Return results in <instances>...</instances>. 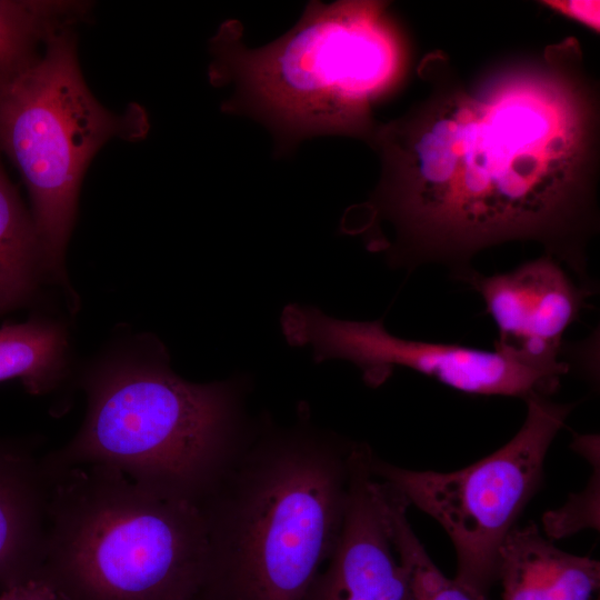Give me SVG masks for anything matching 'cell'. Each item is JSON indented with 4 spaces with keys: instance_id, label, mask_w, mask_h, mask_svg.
<instances>
[{
    "instance_id": "6da1fadb",
    "label": "cell",
    "mask_w": 600,
    "mask_h": 600,
    "mask_svg": "<svg viewBox=\"0 0 600 600\" xmlns=\"http://www.w3.org/2000/svg\"><path fill=\"white\" fill-rule=\"evenodd\" d=\"M427 93L377 123L379 182L357 233L389 226L391 263H441L466 280L481 250L534 241L576 274L599 228V84L574 37L501 58L470 79L434 50Z\"/></svg>"
},
{
    "instance_id": "7a4b0ae2",
    "label": "cell",
    "mask_w": 600,
    "mask_h": 600,
    "mask_svg": "<svg viewBox=\"0 0 600 600\" xmlns=\"http://www.w3.org/2000/svg\"><path fill=\"white\" fill-rule=\"evenodd\" d=\"M211 52L212 84L233 88L222 110L261 121L282 151L323 134L367 141L374 107L406 83L413 61L408 32L380 0L311 1L291 30L254 49L228 21Z\"/></svg>"
},
{
    "instance_id": "3957f363",
    "label": "cell",
    "mask_w": 600,
    "mask_h": 600,
    "mask_svg": "<svg viewBox=\"0 0 600 600\" xmlns=\"http://www.w3.org/2000/svg\"><path fill=\"white\" fill-rule=\"evenodd\" d=\"M350 451L311 430L250 437L199 502L208 560L197 600H304L340 536Z\"/></svg>"
},
{
    "instance_id": "277c9868",
    "label": "cell",
    "mask_w": 600,
    "mask_h": 600,
    "mask_svg": "<svg viewBox=\"0 0 600 600\" xmlns=\"http://www.w3.org/2000/svg\"><path fill=\"white\" fill-rule=\"evenodd\" d=\"M43 464L49 494L37 578L62 600H197L208 560L199 503L103 466Z\"/></svg>"
},
{
    "instance_id": "5b68a950",
    "label": "cell",
    "mask_w": 600,
    "mask_h": 600,
    "mask_svg": "<svg viewBox=\"0 0 600 600\" xmlns=\"http://www.w3.org/2000/svg\"><path fill=\"white\" fill-rule=\"evenodd\" d=\"M87 391L82 427L47 466H103L199 503L250 438L237 384L191 383L164 361L118 363Z\"/></svg>"
},
{
    "instance_id": "8992f818",
    "label": "cell",
    "mask_w": 600,
    "mask_h": 600,
    "mask_svg": "<svg viewBox=\"0 0 600 600\" xmlns=\"http://www.w3.org/2000/svg\"><path fill=\"white\" fill-rule=\"evenodd\" d=\"M147 128L138 107L120 116L96 100L63 29L47 39L40 58L0 82V147L28 188L41 260L56 276L90 160L111 138L139 139Z\"/></svg>"
},
{
    "instance_id": "52a82bcc",
    "label": "cell",
    "mask_w": 600,
    "mask_h": 600,
    "mask_svg": "<svg viewBox=\"0 0 600 600\" xmlns=\"http://www.w3.org/2000/svg\"><path fill=\"white\" fill-rule=\"evenodd\" d=\"M526 402L517 434L467 468L416 471L371 458L378 479L446 530L457 553L456 579L486 596L498 581L500 547L539 487L548 449L571 410L543 396Z\"/></svg>"
},
{
    "instance_id": "ba28073f",
    "label": "cell",
    "mask_w": 600,
    "mask_h": 600,
    "mask_svg": "<svg viewBox=\"0 0 600 600\" xmlns=\"http://www.w3.org/2000/svg\"><path fill=\"white\" fill-rule=\"evenodd\" d=\"M281 324L290 344H310L316 361H351L370 387L382 384L396 367L434 378L457 390L528 399L547 397L559 387L560 376L539 370L499 352L458 344L423 342L389 333L382 320L347 321L319 309L291 304Z\"/></svg>"
},
{
    "instance_id": "9c48e42d",
    "label": "cell",
    "mask_w": 600,
    "mask_h": 600,
    "mask_svg": "<svg viewBox=\"0 0 600 600\" xmlns=\"http://www.w3.org/2000/svg\"><path fill=\"white\" fill-rule=\"evenodd\" d=\"M466 281L480 293L498 329L494 350L529 367L558 376L562 336L591 294L561 263L544 254L512 271L486 277L473 271Z\"/></svg>"
},
{
    "instance_id": "30bf717a",
    "label": "cell",
    "mask_w": 600,
    "mask_h": 600,
    "mask_svg": "<svg viewBox=\"0 0 600 600\" xmlns=\"http://www.w3.org/2000/svg\"><path fill=\"white\" fill-rule=\"evenodd\" d=\"M304 600H410L407 571L369 486L349 490L338 542Z\"/></svg>"
},
{
    "instance_id": "8fae6325",
    "label": "cell",
    "mask_w": 600,
    "mask_h": 600,
    "mask_svg": "<svg viewBox=\"0 0 600 600\" xmlns=\"http://www.w3.org/2000/svg\"><path fill=\"white\" fill-rule=\"evenodd\" d=\"M49 477L42 460L0 444V588L37 578L47 528Z\"/></svg>"
},
{
    "instance_id": "7c38bea8",
    "label": "cell",
    "mask_w": 600,
    "mask_h": 600,
    "mask_svg": "<svg viewBox=\"0 0 600 600\" xmlns=\"http://www.w3.org/2000/svg\"><path fill=\"white\" fill-rule=\"evenodd\" d=\"M502 600H593L600 563L558 549L534 523L512 528L499 550Z\"/></svg>"
},
{
    "instance_id": "4fadbf2b",
    "label": "cell",
    "mask_w": 600,
    "mask_h": 600,
    "mask_svg": "<svg viewBox=\"0 0 600 600\" xmlns=\"http://www.w3.org/2000/svg\"><path fill=\"white\" fill-rule=\"evenodd\" d=\"M66 339L51 323L28 321L0 328V381L19 378L32 393L48 391L60 378Z\"/></svg>"
},
{
    "instance_id": "5bb4252c",
    "label": "cell",
    "mask_w": 600,
    "mask_h": 600,
    "mask_svg": "<svg viewBox=\"0 0 600 600\" xmlns=\"http://www.w3.org/2000/svg\"><path fill=\"white\" fill-rule=\"evenodd\" d=\"M40 242L0 163V311L24 299L33 288Z\"/></svg>"
},
{
    "instance_id": "9a60e30c",
    "label": "cell",
    "mask_w": 600,
    "mask_h": 600,
    "mask_svg": "<svg viewBox=\"0 0 600 600\" xmlns=\"http://www.w3.org/2000/svg\"><path fill=\"white\" fill-rule=\"evenodd\" d=\"M382 503L398 556L407 571L410 600H489L488 596L444 576L414 534L407 500L390 484H381Z\"/></svg>"
},
{
    "instance_id": "2e32d148",
    "label": "cell",
    "mask_w": 600,
    "mask_h": 600,
    "mask_svg": "<svg viewBox=\"0 0 600 600\" xmlns=\"http://www.w3.org/2000/svg\"><path fill=\"white\" fill-rule=\"evenodd\" d=\"M79 4L60 1L0 0V82L13 77L37 57L34 49L77 14Z\"/></svg>"
},
{
    "instance_id": "e0dca14e",
    "label": "cell",
    "mask_w": 600,
    "mask_h": 600,
    "mask_svg": "<svg viewBox=\"0 0 600 600\" xmlns=\"http://www.w3.org/2000/svg\"><path fill=\"white\" fill-rule=\"evenodd\" d=\"M589 487L571 497L561 509L550 511L543 517V527L551 539L563 538L583 528H599V459Z\"/></svg>"
},
{
    "instance_id": "ac0fdd59",
    "label": "cell",
    "mask_w": 600,
    "mask_h": 600,
    "mask_svg": "<svg viewBox=\"0 0 600 600\" xmlns=\"http://www.w3.org/2000/svg\"><path fill=\"white\" fill-rule=\"evenodd\" d=\"M546 6L599 31V1H544Z\"/></svg>"
},
{
    "instance_id": "d6986e66",
    "label": "cell",
    "mask_w": 600,
    "mask_h": 600,
    "mask_svg": "<svg viewBox=\"0 0 600 600\" xmlns=\"http://www.w3.org/2000/svg\"><path fill=\"white\" fill-rule=\"evenodd\" d=\"M0 600H62L42 579L32 578L2 589Z\"/></svg>"
},
{
    "instance_id": "ffe728a7",
    "label": "cell",
    "mask_w": 600,
    "mask_h": 600,
    "mask_svg": "<svg viewBox=\"0 0 600 600\" xmlns=\"http://www.w3.org/2000/svg\"><path fill=\"white\" fill-rule=\"evenodd\" d=\"M597 600H599V599H597Z\"/></svg>"
}]
</instances>
